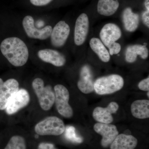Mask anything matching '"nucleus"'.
I'll return each mask as SVG.
<instances>
[{
    "label": "nucleus",
    "mask_w": 149,
    "mask_h": 149,
    "mask_svg": "<svg viewBox=\"0 0 149 149\" xmlns=\"http://www.w3.org/2000/svg\"><path fill=\"white\" fill-rule=\"evenodd\" d=\"M94 129L96 133L102 137L101 145L104 148L110 146L118 135L117 127L112 124L97 123L94 125Z\"/></svg>",
    "instance_id": "11"
},
{
    "label": "nucleus",
    "mask_w": 149,
    "mask_h": 149,
    "mask_svg": "<svg viewBox=\"0 0 149 149\" xmlns=\"http://www.w3.org/2000/svg\"><path fill=\"white\" fill-rule=\"evenodd\" d=\"M94 82L93 73L90 67L87 65L82 67L77 83L78 89L84 94L92 93L94 91Z\"/></svg>",
    "instance_id": "14"
},
{
    "label": "nucleus",
    "mask_w": 149,
    "mask_h": 149,
    "mask_svg": "<svg viewBox=\"0 0 149 149\" xmlns=\"http://www.w3.org/2000/svg\"><path fill=\"white\" fill-rule=\"evenodd\" d=\"M138 87L140 90L144 91H149V77L141 80L138 85Z\"/></svg>",
    "instance_id": "26"
},
{
    "label": "nucleus",
    "mask_w": 149,
    "mask_h": 149,
    "mask_svg": "<svg viewBox=\"0 0 149 149\" xmlns=\"http://www.w3.org/2000/svg\"><path fill=\"white\" fill-rule=\"evenodd\" d=\"M122 76L111 74L97 78L94 82V91L99 95H109L120 91L124 86Z\"/></svg>",
    "instance_id": "2"
},
{
    "label": "nucleus",
    "mask_w": 149,
    "mask_h": 149,
    "mask_svg": "<svg viewBox=\"0 0 149 149\" xmlns=\"http://www.w3.org/2000/svg\"><path fill=\"white\" fill-rule=\"evenodd\" d=\"M65 0H28L30 5L36 8H45L52 5L56 1Z\"/></svg>",
    "instance_id": "24"
},
{
    "label": "nucleus",
    "mask_w": 149,
    "mask_h": 149,
    "mask_svg": "<svg viewBox=\"0 0 149 149\" xmlns=\"http://www.w3.org/2000/svg\"><path fill=\"white\" fill-rule=\"evenodd\" d=\"M141 18L142 21L148 28H149V11L144 10L141 13Z\"/></svg>",
    "instance_id": "27"
},
{
    "label": "nucleus",
    "mask_w": 149,
    "mask_h": 149,
    "mask_svg": "<svg viewBox=\"0 0 149 149\" xmlns=\"http://www.w3.org/2000/svg\"><path fill=\"white\" fill-rule=\"evenodd\" d=\"M138 140L131 135L118 134L111 144L110 149H134L137 146Z\"/></svg>",
    "instance_id": "19"
},
{
    "label": "nucleus",
    "mask_w": 149,
    "mask_h": 149,
    "mask_svg": "<svg viewBox=\"0 0 149 149\" xmlns=\"http://www.w3.org/2000/svg\"><path fill=\"white\" fill-rule=\"evenodd\" d=\"M64 122L59 118L49 116L38 123L35 125V130L41 136H59L64 132Z\"/></svg>",
    "instance_id": "4"
},
{
    "label": "nucleus",
    "mask_w": 149,
    "mask_h": 149,
    "mask_svg": "<svg viewBox=\"0 0 149 149\" xmlns=\"http://www.w3.org/2000/svg\"><path fill=\"white\" fill-rule=\"evenodd\" d=\"M30 101V96L25 89L19 90L9 101L6 109V113L12 115L27 106Z\"/></svg>",
    "instance_id": "9"
},
{
    "label": "nucleus",
    "mask_w": 149,
    "mask_h": 149,
    "mask_svg": "<svg viewBox=\"0 0 149 149\" xmlns=\"http://www.w3.org/2000/svg\"><path fill=\"white\" fill-rule=\"evenodd\" d=\"M147 96H148V97H149V92L148 91V93H147Z\"/></svg>",
    "instance_id": "29"
},
{
    "label": "nucleus",
    "mask_w": 149,
    "mask_h": 149,
    "mask_svg": "<svg viewBox=\"0 0 149 149\" xmlns=\"http://www.w3.org/2000/svg\"><path fill=\"white\" fill-rule=\"evenodd\" d=\"M149 54L148 49L146 45L139 44L131 45L127 47L125 51V61L128 63H133L137 60L138 56L143 59H146Z\"/></svg>",
    "instance_id": "18"
},
{
    "label": "nucleus",
    "mask_w": 149,
    "mask_h": 149,
    "mask_svg": "<svg viewBox=\"0 0 149 149\" xmlns=\"http://www.w3.org/2000/svg\"><path fill=\"white\" fill-rule=\"evenodd\" d=\"M121 36L122 32L120 27L113 23L105 24L100 33V40L107 48L120 39Z\"/></svg>",
    "instance_id": "12"
},
{
    "label": "nucleus",
    "mask_w": 149,
    "mask_h": 149,
    "mask_svg": "<svg viewBox=\"0 0 149 149\" xmlns=\"http://www.w3.org/2000/svg\"><path fill=\"white\" fill-rule=\"evenodd\" d=\"M131 113L134 117L139 119H146L149 117V101L137 100L130 107Z\"/></svg>",
    "instance_id": "20"
},
{
    "label": "nucleus",
    "mask_w": 149,
    "mask_h": 149,
    "mask_svg": "<svg viewBox=\"0 0 149 149\" xmlns=\"http://www.w3.org/2000/svg\"><path fill=\"white\" fill-rule=\"evenodd\" d=\"M119 106L116 102H112L106 108L98 107L94 109L93 116L95 120L100 123L110 124L113 120L112 114L118 110Z\"/></svg>",
    "instance_id": "13"
},
{
    "label": "nucleus",
    "mask_w": 149,
    "mask_h": 149,
    "mask_svg": "<svg viewBox=\"0 0 149 149\" xmlns=\"http://www.w3.org/2000/svg\"><path fill=\"white\" fill-rule=\"evenodd\" d=\"M25 139L22 136H14L12 137L4 149H26Z\"/></svg>",
    "instance_id": "22"
},
{
    "label": "nucleus",
    "mask_w": 149,
    "mask_h": 149,
    "mask_svg": "<svg viewBox=\"0 0 149 149\" xmlns=\"http://www.w3.org/2000/svg\"><path fill=\"white\" fill-rule=\"evenodd\" d=\"M89 19L87 14L82 13L77 17L74 28V40L77 46L82 45L86 41L89 29Z\"/></svg>",
    "instance_id": "10"
},
{
    "label": "nucleus",
    "mask_w": 149,
    "mask_h": 149,
    "mask_svg": "<svg viewBox=\"0 0 149 149\" xmlns=\"http://www.w3.org/2000/svg\"><path fill=\"white\" fill-rule=\"evenodd\" d=\"M69 25L63 20L60 21L52 28L51 33V44L54 47L60 48L64 46L70 33Z\"/></svg>",
    "instance_id": "8"
},
{
    "label": "nucleus",
    "mask_w": 149,
    "mask_h": 149,
    "mask_svg": "<svg viewBox=\"0 0 149 149\" xmlns=\"http://www.w3.org/2000/svg\"><path fill=\"white\" fill-rule=\"evenodd\" d=\"M0 49L4 56L14 66H23L29 58L27 46L18 37H10L4 39L1 43Z\"/></svg>",
    "instance_id": "1"
},
{
    "label": "nucleus",
    "mask_w": 149,
    "mask_h": 149,
    "mask_svg": "<svg viewBox=\"0 0 149 149\" xmlns=\"http://www.w3.org/2000/svg\"><path fill=\"white\" fill-rule=\"evenodd\" d=\"M120 0H98L96 10L100 15L109 17L114 15L120 6Z\"/></svg>",
    "instance_id": "17"
},
{
    "label": "nucleus",
    "mask_w": 149,
    "mask_h": 149,
    "mask_svg": "<svg viewBox=\"0 0 149 149\" xmlns=\"http://www.w3.org/2000/svg\"><path fill=\"white\" fill-rule=\"evenodd\" d=\"M108 48L110 55L113 56L119 53L121 51V47L120 44L115 42L111 45Z\"/></svg>",
    "instance_id": "25"
},
{
    "label": "nucleus",
    "mask_w": 149,
    "mask_h": 149,
    "mask_svg": "<svg viewBox=\"0 0 149 149\" xmlns=\"http://www.w3.org/2000/svg\"><path fill=\"white\" fill-rule=\"evenodd\" d=\"M134 10L132 6L127 5L123 8L121 14L124 27L129 32L136 31L139 26L140 15Z\"/></svg>",
    "instance_id": "15"
},
{
    "label": "nucleus",
    "mask_w": 149,
    "mask_h": 149,
    "mask_svg": "<svg viewBox=\"0 0 149 149\" xmlns=\"http://www.w3.org/2000/svg\"><path fill=\"white\" fill-rule=\"evenodd\" d=\"M38 149H57L52 143H42L39 144Z\"/></svg>",
    "instance_id": "28"
},
{
    "label": "nucleus",
    "mask_w": 149,
    "mask_h": 149,
    "mask_svg": "<svg viewBox=\"0 0 149 149\" xmlns=\"http://www.w3.org/2000/svg\"><path fill=\"white\" fill-rule=\"evenodd\" d=\"M32 88L37 95L39 103L44 110H49L55 102V93L50 86H45L42 79L36 78L32 83Z\"/></svg>",
    "instance_id": "3"
},
{
    "label": "nucleus",
    "mask_w": 149,
    "mask_h": 149,
    "mask_svg": "<svg viewBox=\"0 0 149 149\" xmlns=\"http://www.w3.org/2000/svg\"><path fill=\"white\" fill-rule=\"evenodd\" d=\"M64 132L65 137L68 141L75 143H81L83 142V138L77 135L73 126H67L65 128Z\"/></svg>",
    "instance_id": "23"
},
{
    "label": "nucleus",
    "mask_w": 149,
    "mask_h": 149,
    "mask_svg": "<svg viewBox=\"0 0 149 149\" xmlns=\"http://www.w3.org/2000/svg\"><path fill=\"white\" fill-rule=\"evenodd\" d=\"M19 90L18 81L13 78L3 82L0 78V110H5L11 97Z\"/></svg>",
    "instance_id": "7"
},
{
    "label": "nucleus",
    "mask_w": 149,
    "mask_h": 149,
    "mask_svg": "<svg viewBox=\"0 0 149 149\" xmlns=\"http://www.w3.org/2000/svg\"><path fill=\"white\" fill-rule=\"evenodd\" d=\"M34 19L30 15L24 16L22 20V26L26 35L32 39L41 40H45L50 37L52 27L50 25L46 26L42 29L35 27Z\"/></svg>",
    "instance_id": "6"
},
{
    "label": "nucleus",
    "mask_w": 149,
    "mask_h": 149,
    "mask_svg": "<svg viewBox=\"0 0 149 149\" xmlns=\"http://www.w3.org/2000/svg\"><path fill=\"white\" fill-rule=\"evenodd\" d=\"M90 47L103 62L107 63L110 60L111 56L105 46L99 38L93 37L90 41Z\"/></svg>",
    "instance_id": "21"
},
{
    "label": "nucleus",
    "mask_w": 149,
    "mask_h": 149,
    "mask_svg": "<svg viewBox=\"0 0 149 149\" xmlns=\"http://www.w3.org/2000/svg\"><path fill=\"white\" fill-rule=\"evenodd\" d=\"M37 55L41 60L55 66H63L66 63V58L65 56L55 50L43 49L39 51Z\"/></svg>",
    "instance_id": "16"
},
{
    "label": "nucleus",
    "mask_w": 149,
    "mask_h": 149,
    "mask_svg": "<svg viewBox=\"0 0 149 149\" xmlns=\"http://www.w3.org/2000/svg\"><path fill=\"white\" fill-rule=\"evenodd\" d=\"M55 102L57 110L59 113L66 118L73 116V111L69 103V91L64 86L56 85L54 88Z\"/></svg>",
    "instance_id": "5"
}]
</instances>
